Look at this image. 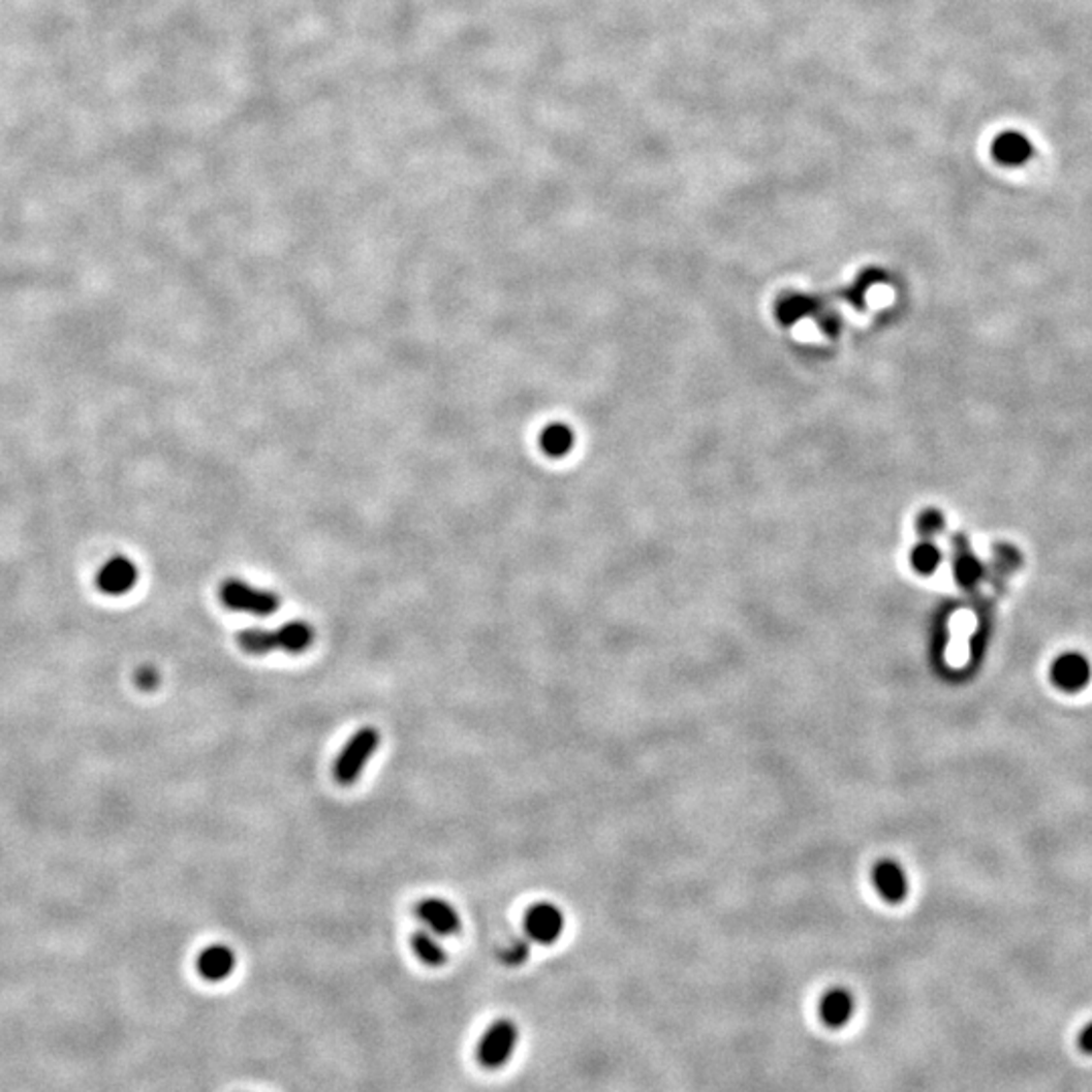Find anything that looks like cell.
Returning <instances> with one entry per match:
<instances>
[{"mask_svg":"<svg viewBox=\"0 0 1092 1092\" xmlns=\"http://www.w3.org/2000/svg\"><path fill=\"white\" fill-rule=\"evenodd\" d=\"M316 631L306 621H287L276 629L247 627L238 633L241 652L249 656H268L272 652L304 654L312 648Z\"/></svg>","mask_w":1092,"mask_h":1092,"instance_id":"1","label":"cell"},{"mask_svg":"<svg viewBox=\"0 0 1092 1092\" xmlns=\"http://www.w3.org/2000/svg\"><path fill=\"white\" fill-rule=\"evenodd\" d=\"M379 745L380 732L375 726H363L356 730L334 760V781L344 787L356 783L371 757L379 751Z\"/></svg>","mask_w":1092,"mask_h":1092,"instance_id":"2","label":"cell"},{"mask_svg":"<svg viewBox=\"0 0 1092 1092\" xmlns=\"http://www.w3.org/2000/svg\"><path fill=\"white\" fill-rule=\"evenodd\" d=\"M521 1042V1030L510 1018L496 1020L479 1038L475 1060L483 1070L504 1068Z\"/></svg>","mask_w":1092,"mask_h":1092,"instance_id":"3","label":"cell"},{"mask_svg":"<svg viewBox=\"0 0 1092 1092\" xmlns=\"http://www.w3.org/2000/svg\"><path fill=\"white\" fill-rule=\"evenodd\" d=\"M219 599L227 610L239 612V614H251L255 618H270L282 605L280 595L268 589H257L241 579L223 581L219 589Z\"/></svg>","mask_w":1092,"mask_h":1092,"instance_id":"4","label":"cell"},{"mask_svg":"<svg viewBox=\"0 0 1092 1092\" xmlns=\"http://www.w3.org/2000/svg\"><path fill=\"white\" fill-rule=\"evenodd\" d=\"M565 929V916L561 908L553 903L532 904L524 916L526 937L540 945H553L559 941Z\"/></svg>","mask_w":1092,"mask_h":1092,"instance_id":"5","label":"cell"},{"mask_svg":"<svg viewBox=\"0 0 1092 1092\" xmlns=\"http://www.w3.org/2000/svg\"><path fill=\"white\" fill-rule=\"evenodd\" d=\"M1092 667L1087 656L1066 652L1050 665V682L1062 692H1081L1091 682Z\"/></svg>","mask_w":1092,"mask_h":1092,"instance_id":"6","label":"cell"},{"mask_svg":"<svg viewBox=\"0 0 1092 1092\" xmlns=\"http://www.w3.org/2000/svg\"><path fill=\"white\" fill-rule=\"evenodd\" d=\"M415 914L422 923H426L431 933L437 937H449L458 935L462 929V918L456 906L441 901V899H426L415 906Z\"/></svg>","mask_w":1092,"mask_h":1092,"instance_id":"7","label":"cell"},{"mask_svg":"<svg viewBox=\"0 0 1092 1092\" xmlns=\"http://www.w3.org/2000/svg\"><path fill=\"white\" fill-rule=\"evenodd\" d=\"M819 1022L830 1030L846 1028L855 1013V999L848 990L834 988L825 992L817 1003Z\"/></svg>","mask_w":1092,"mask_h":1092,"instance_id":"8","label":"cell"},{"mask_svg":"<svg viewBox=\"0 0 1092 1092\" xmlns=\"http://www.w3.org/2000/svg\"><path fill=\"white\" fill-rule=\"evenodd\" d=\"M136 581H138V569L126 557H116L107 561L97 572V587L105 595H124L134 589Z\"/></svg>","mask_w":1092,"mask_h":1092,"instance_id":"9","label":"cell"},{"mask_svg":"<svg viewBox=\"0 0 1092 1092\" xmlns=\"http://www.w3.org/2000/svg\"><path fill=\"white\" fill-rule=\"evenodd\" d=\"M872 880L876 884L878 895L888 903H903L908 897V876L903 866L893 860L878 862L872 872Z\"/></svg>","mask_w":1092,"mask_h":1092,"instance_id":"10","label":"cell"},{"mask_svg":"<svg viewBox=\"0 0 1092 1092\" xmlns=\"http://www.w3.org/2000/svg\"><path fill=\"white\" fill-rule=\"evenodd\" d=\"M236 965H238L236 950L227 947V945H211V947L200 950V955L196 959L198 975L202 979H207V981H213V984H219V981H225L227 977H231Z\"/></svg>","mask_w":1092,"mask_h":1092,"instance_id":"11","label":"cell"},{"mask_svg":"<svg viewBox=\"0 0 1092 1092\" xmlns=\"http://www.w3.org/2000/svg\"><path fill=\"white\" fill-rule=\"evenodd\" d=\"M992 152L1003 166H1022L1034 156V146L1020 132H1003L996 138Z\"/></svg>","mask_w":1092,"mask_h":1092,"instance_id":"12","label":"cell"},{"mask_svg":"<svg viewBox=\"0 0 1092 1092\" xmlns=\"http://www.w3.org/2000/svg\"><path fill=\"white\" fill-rule=\"evenodd\" d=\"M411 947L419 957L422 963L429 967H441L447 961V950L441 945V941L435 937V933L429 931H417L411 937Z\"/></svg>","mask_w":1092,"mask_h":1092,"instance_id":"13","label":"cell"},{"mask_svg":"<svg viewBox=\"0 0 1092 1092\" xmlns=\"http://www.w3.org/2000/svg\"><path fill=\"white\" fill-rule=\"evenodd\" d=\"M572 443H574L572 429L563 424H553L540 433V447L551 458H565L572 449Z\"/></svg>","mask_w":1092,"mask_h":1092,"instance_id":"14","label":"cell"},{"mask_svg":"<svg viewBox=\"0 0 1092 1092\" xmlns=\"http://www.w3.org/2000/svg\"><path fill=\"white\" fill-rule=\"evenodd\" d=\"M813 308H815V300H811L808 295H798L795 293V295H787V298H783L779 302L777 316H779V320L785 326H789V324L806 318L808 314L813 312Z\"/></svg>","mask_w":1092,"mask_h":1092,"instance_id":"15","label":"cell"},{"mask_svg":"<svg viewBox=\"0 0 1092 1092\" xmlns=\"http://www.w3.org/2000/svg\"><path fill=\"white\" fill-rule=\"evenodd\" d=\"M941 549H937L933 542H921L914 547L912 555H910V561H912V567L916 572H923V574H931L935 572L937 567L941 565Z\"/></svg>","mask_w":1092,"mask_h":1092,"instance_id":"16","label":"cell"},{"mask_svg":"<svg viewBox=\"0 0 1092 1092\" xmlns=\"http://www.w3.org/2000/svg\"><path fill=\"white\" fill-rule=\"evenodd\" d=\"M955 576L963 587H975L984 576V565L973 555H961L955 563Z\"/></svg>","mask_w":1092,"mask_h":1092,"instance_id":"17","label":"cell"},{"mask_svg":"<svg viewBox=\"0 0 1092 1092\" xmlns=\"http://www.w3.org/2000/svg\"><path fill=\"white\" fill-rule=\"evenodd\" d=\"M530 957V943L526 939H514L506 949L500 953V959L508 967H519Z\"/></svg>","mask_w":1092,"mask_h":1092,"instance_id":"18","label":"cell"},{"mask_svg":"<svg viewBox=\"0 0 1092 1092\" xmlns=\"http://www.w3.org/2000/svg\"><path fill=\"white\" fill-rule=\"evenodd\" d=\"M943 526H945V519H943V514L939 510H925L918 517V521H916L918 532L925 534V536L939 534L943 530Z\"/></svg>","mask_w":1092,"mask_h":1092,"instance_id":"19","label":"cell"},{"mask_svg":"<svg viewBox=\"0 0 1092 1092\" xmlns=\"http://www.w3.org/2000/svg\"><path fill=\"white\" fill-rule=\"evenodd\" d=\"M136 684L143 688V690H154L158 686V672L152 667V665H146L143 669H138L136 674Z\"/></svg>","mask_w":1092,"mask_h":1092,"instance_id":"20","label":"cell"},{"mask_svg":"<svg viewBox=\"0 0 1092 1092\" xmlns=\"http://www.w3.org/2000/svg\"><path fill=\"white\" fill-rule=\"evenodd\" d=\"M1077 1044H1079V1050H1081L1083 1054L1092 1056V1022L1091 1024H1087V1026L1081 1030V1034H1079V1038H1077Z\"/></svg>","mask_w":1092,"mask_h":1092,"instance_id":"21","label":"cell"}]
</instances>
